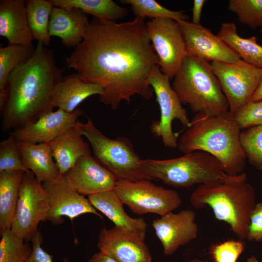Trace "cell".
Instances as JSON below:
<instances>
[{
	"instance_id": "obj_1",
	"label": "cell",
	"mask_w": 262,
	"mask_h": 262,
	"mask_svg": "<svg viewBox=\"0 0 262 262\" xmlns=\"http://www.w3.org/2000/svg\"><path fill=\"white\" fill-rule=\"evenodd\" d=\"M144 19L117 23L94 17L82 42L66 58V66L103 89L99 100L114 110L122 101L153 94L150 77L159 66Z\"/></svg>"
},
{
	"instance_id": "obj_2",
	"label": "cell",
	"mask_w": 262,
	"mask_h": 262,
	"mask_svg": "<svg viewBox=\"0 0 262 262\" xmlns=\"http://www.w3.org/2000/svg\"><path fill=\"white\" fill-rule=\"evenodd\" d=\"M64 70L57 66L52 50L38 42L31 56L9 75L0 105L2 131L26 127L53 110L54 92Z\"/></svg>"
},
{
	"instance_id": "obj_3",
	"label": "cell",
	"mask_w": 262,
	"mask_h": 262,
	"mask_svg": "<svg viewBox=\"0 0 262 262\" xmlns=\"http://www.w3.org/2000/svg\"><path fill=\"white\" fill-rule=\"evenodd\" d=\"M241 128L229 111L207 116L196 114L178 139V150L185 154L203 151L216 158L231 176L242 173L246 158L240 141Z\"/></svg>"
},
{
	"instance_id": "obj_4",
	"label": "cell",
	"mask_w": 262,
	"mask_h": 262,
	"mask_svg": "<svg viewBox=\"0 0 262 262\" xmlns=\"http://www.w3.org/2000/svg\"><path fill=\"white\" fill-rule=\"evenodd\" d=\"M190 203L196 209L208 206L215 217L228 224L239 239H246L257 203L254 188L245 173L199 185L191 196Z\"/></svg>"
},
{
	"instance_id": "obj_5",
	"label": "cell",
	"mask_w": 262,
	"mask_h": 262,
	"mask_svg": "<svg viewBox=\"0 0 262 262\" xmlns=\"http://www.w3.org/2000/svg\"><path fill=\"white\" fill-rule=\"evenodd\" d=\"M173 80L172 88L181 103L189 105L194 113L213 116L229 111L209 62L187 54Z\"/></svg>"
},
{
	"instance_id": "obj_6",
	"label": "cell",
	"mask_w": 262,
	"mask_h": 262,
	"mask_svg": "<svg viewBox=\"0 0 262 262\" xmlns=\"http://www.w3.org/2000/svg\"><path fill=\"white\" fill-rule=\"evenodd\" d=\"M142 168L147 180H159L178 188L224 180L231 176L226 174L216 158L203 151L169 159L142 160Z\"/></svg>"
},
{
	"instance_id": "obj_7",
	"label": "cell",
	"mask_w": 262,
	"mask_h": 262,
	"mask_svg": "<svg viewBox=\"0 0 262 262\" xmlns=\"http://www.w3.org/2000/svg\"><path fill=\"white\" fill-rule=\"evenodd\" d=\"M75 127L88 140L94 158L117 180L134 181L147 179L142 170V160L130 139L125 137L112 139L105 136L88 117L85 123L77 121Z\"/></svg>"
},
{
	"instance_id": "obj_8",
	"label": "cell",
	"mask_w": 262,
	"mask_h": 262,
	"mask_svg": "<svg viewBox=\"0 0 262 262\" xmlns=\"http://www.w3.org/2000/svg\"><path fill=\"white\" fill-rule=\"evenodd\" d=\"M114 191L124 205L135 214L155 213L160 216L172 212L181 204L179 193L153 183L150 180H118Z\"/></svg>"
},
{
	"instance_id": "obj_9",
	"label": "cell",
	"mask_w": 262,
	"mask_h": 262,
	"mask_svg": "<svg viewBox=\"0 0 262 262\" xmlns=\"http://www.w3.org/2000/svg\"><path fill=\"white\" fill-rule=\"evenodd\" d=\"M228 102L229 111L236 113L250 101L262 80V69L243 60L237 63H210Z\"/></svg>"
},
{
	"instance_id": "obj_10",
	"label": "cell",
	"mask_w": 262,
	"mask_h": 262,
	"mask_svg": "<svg viewBox=\"0 0 262 262\" xmlns=\"http://www.w3.org/2000/svg\"><path fill=\"white\" fill-rule=\"evenodd\" d=\"M170 80L169 77L161 71L159 66L150 77L149 83L156 95L160 109V119L151 123L150 131L154 136L161 139L164 147L173 149L177 147L178 138L173 131V121L177 120L187 128L191 120Z\"/></svg>"
},
{
	"instance_id": "obj_11",
	"label": "cell",
	"mask_w": 262,
	"mask_h": 262,
	"mask_svg": "<svg viewBox=\"0 0 262 262\" xmlns=\"http://www.w3.org/2000/svg\"><path fill=\"white\" fill-rule=\"evenodd\" d=\"M49 204L42 183L30 170L20 184L16 213L11 229L25 241L32 240L39 223L47 221Z\"/></svg>"
},
{
	"instance_id": "obj_12",
	"label": "cell",
	"mask_w": 262,
	"mask_h": 262,
	"mask_svg": "<svg viewBox=\"0 0 262 262\" xmlns=\"http://www.w3.org/2000/svg\"><path fill=\"white\" fill-rule=\"evenodd\" d=\"M146 26L158 58L160 69L170 80H173L187 54L180 26L177 21L171 18L152 19Z\"/></svg>"
},
{
	"instance_id": "obj_13",
	"label": "cell",
	"mask_w": 262,
	"mask_h": 262,
	"mask_svg": "<svg viewBox=\"0 0 262 262\" xmlns=\"http://www.w3.org/2000/svg\"><path fill=\"white\" fill-rule=\"evenodd\" d=\"M42 185L49 204L47 221L60 225L64 222L63 216L72 220L85 213H93L102 218L88 198L77 192L64 175L61 174L57 179L44 182Z\"/></svg>"
},
{
	"instance_id": "obj_14",
	"label": "cell",
	"mask_w": 262,
	"mask_h": 262,
	"mask_svg": "<svg viewBox=\"0 0 262 262\" xmlns=\"http://www.w3.org/2000/svg\"><path fill=\"white\" fill-rule=\"evenodd\" d=\"M186 44L187 54L209 63H237L241 58L218 36L200 24L178 20Z\"/></svg>"
},
{
	"instance_id": "obj_15",
	"label": "cell",
	"mask_w": 262,
	"mask_h": 262,
	"mask_svg": "<svg viewBox=\"0 0 262 262\" xmlns=\"http://www.w3.org/2000/svg\"><path fill=\"white\" fill-rule=\"evenodd\" d=\"M194 211L185 209L169 213L153 220L152 226L161 242L165 255L173 254L180 246L195 239L198 227Z\"/></svg>"
},
{
	"instance_id": "obj_16",
	"label": "cell",
	"mask_w": 262,
	"mask_h": 262,
	"mask_svg": "<svg viewBox=\"0 0 262 262\" xmlns=\"http://www.w3.org/2000/svg\"><path fill=\"white\" fill-rule=\"evenodd\" d=\"M77 108L71 113L58 108L42 115L35 122L26 127L14 130L9 135L17 141L34 144L49 143L74 127L82 115Z\"/></svg>"
},
{
	"instance_id": "obj_17",
	"label": "cell",
	"mask_w": 262,
	"mask_h": 262,
	"mask_svg": "<svg viewBox=\"0 0 262 262\" xmlns=\"http://www.w3.org/2000/svg\"><path fill=\"white\" fill-rule=\"evenodd\" d=\"M97 246L100 252L117 262L152 261L151 255L144 240L116 226L101 229Z\"/></svg>"
},
{
	"instance_id": "obj_18",
	"label": "cell",
	"mask_w": 262,
	"mask_h": 262,
	"mask_svg": "<svg viewBox=\"0 0 262 262\" xmlns=\"http://www.w3.org/2000/svg\"><path fill=\"white\" fill-rule=\"evenodd\" d=\"M64 175L77 192L88 196L113 190L117 181L91 153L81 157Z\"/></svg>"
},
{
	"instance_id": "obj_19",
	"label": "cell",
	"mask_w": 262,
	"mask_h": 262,
	"mask_svg": "<svg viewBox=\"0 0 262 262\" xmlns=\"http://www.w3.org/2000/svg\"><path fill=\"white\" fill-rule=\"evenodd\" d=\"M0 35L5 37L9 44L33 48L25 0H0Z\"/></svg>"
},
{
	"instance_id": "obj_20",
	"label": "cell",
	"mask_w": 262,
	"mask_h": 262,
	"mask_svg": "<svg viewBox=\"0 0 262 262\" xmlns=\"http://www.w3.org/2000/svg\"><path fill=\"white\" fill-rule=\"evenodd\" d=\"M89 22L85 14L78 9L70 10L53 6L50 16V37L57 36L62 43L74 48L82 40Z\"/></svg>"
},
{
	"instance_id": "obj_21",
	"label": "cell",
	"mask_w": 262,
	"mask_h": 262,
	"mask_svg": "<svg viewBox=\"0 0 262 262\" xmlns=\"http://www.w3.org/2000/svg\"><path fill=\"white\" fill-rule=\"evenodd\" d=\"M92 205L112 221L115 226L125 229L144 240L147 225L143 218H134L125 212L123 204L114 190L88 196Z\"/></svg>"
},
{
	"instance_id": "obj_22",
	"label": "cell",
	"mask_w": 262,
	"mask_h": 262,
	"mask_svg": "<svg viewBox=\"0 0 262 262\" xmlns=\"http://www.w3.org/2000/svg\"><path fill=\"white\" fill-rule=\"evenodd\" d=\"M101 85L89 82L79 74L72 73L63 77L58 84L54 94L52 108L61 109L71 113L87 98L95 95H102Z\"/></svg>"
},
{
	"instance_id": "obj_23",
	"label": "cell",
	"mask_w": 262,
	"mask_h": 262,
	"mask_svg": "<svg viewBox=\"0 0 262 262\" xmlns=\"http://www.w3.org/2000/svg\"><path fill=\"white\" fill-rule=\"evenodd\" d=\"M18 145L24 165L38 181L43 183L56 179L61 175L49 143L18 141Z\"/></svg>"
},
{
	"instance_id": "obj_24",
	"label": "cell",
	"mask_w": 262,
	"mask_h": 262,
	"mask_svg": "<svg viewBox=\"0 0 262 262\" xmlns=\"http://www.w3.org/2000/svg\"><path fill=\"white\" fill-rule=\"evenodd\" d=\"M82 136L74 126L49 143L61 174H65L81 157L91 153L89 144Z\"/></svg>"
},
{
	"instance_id": "obj_25",
	"label": "cell",
	"mask_w": 262,
	"mask_h": 262,
	"mask_svg": "<svg viewBox=\"0 0 262 262\" xmlns=\"http://www.w3.org/2000/svg\"><path fill=\"white\" fill-rule=\"evenodd\" d=\"M217 36L235 52L242 60L262 69V46L255 36H240L234 23H222Z\"/></svg>"
},
{
	"instance_id": "obj_26",
	"label": "cell",
	"mask_w": 262,
	"mask_h": 262,
	"mask_svg": "<svg viewBox=\"0 0 262 262\" xmlns=\"http://www.w3.org/2000/svg\"><path fill=\"white\" fill-rule=\"evenodd\" d=\"M24 173L21 171L0 172V232L11 229Z\"/></svg>"
},
{
	"instance_id": "obj_27",
	"label": "cell",
	"mask_w": 262,
	"mask_h": 262,
	"mask_svg": "<svg viewBox=\"0 0 262 262\" xmlns=\"http://www.w3.org/2000/svg\"><path fill=\"white\" fill-rule=\"evenodd\" d=\"M53 6L70 10L78 9L84 14L92 15L101 20L122 19L128 15L125 7L112 0H50Z\"/></svg>"
},
{
	"instance_id": "obj_28",
	"label": "cell",
	"mask_w": 262,
	"mask_h": 262,
	"mask_svg": "<svg viewBox=\"0 0 262 262\" xmlns=\"http://www.w3.org/2000/svg\"><path fill=\"white\" fill-rule=\"evenodd\" d=\"M27 18L34 39L45 46L50 45L49 26L53 5L50 0H25Z\"/></svg>"
},
{
	"instance_id": "obj_29",
	"label": "cell",
	"mask_w": 262,
	"mask_h": 262,
	"mask_svg": "<svg viewBox=\"0 0 262 262\" xmlns=\"http://www.w3.org/2000/svg\"><path fill=\"white\" fill-rule=\"evenodd\" d=\"M34 48L19 45L8 44L0 48V105L3 102L10 74L26 60Z\"/></svg>"
},
{
	"instance_id": "obj_30",
	"label": "cell",
	"mask_w": 262,
	"mask_h": 262,
	"mask_svg": "<svg viewBox=\"0 0 262 262\" xmlns=\"http://www.w3.org/2000/svg\"><path fill=\"white\" fill-rule=\"evenodd\" d=\"M0 262H26L32 248L11 229L0 232Z\"/></svg>"
},
{
	"instance_id": "obj_31",
	"label": "cell",
	"mask_w": 262,
	"mask_h": 262,
	"mask_svg": "<svg viewBox=\"0 0 262 262\" xmlns=\"http://www.w3.org/2000/svg\"><path fill=\"white\" fill-rule=\"evenodd\" d=\"M121 3L129 4L134 14L137 17L152 19L171 18L176 21H188V16L184 11H173L164 7L154 0H122Z\"/></svg>"
},
{
	"instance_id": "obj_32",
	"label": "cell",
	"mask_w": 262,
	"mask_h": 262,
	"mask_svg": "<svg viewBox=\"0 0 262 262\" xmlns=\"http://www.w3.org/2000/svg\"><path fill=\"white\" fill-rule=\"evenodd\" d=\"M228 9L241 23L254 30L262 27V0H229Z\"/></svg>"
},
{
	"instance_id": "obj_33",
	"label": "cell",
	"mask_w": 262,
	"mask_h": 262,
	"mask_svg": "<svg viewBox=\"0 0 262 262\" xmlns=\"http://www.w3.org/2000/svg\"><path fill=\"white\" fill-rule=\"evenodd\" d=\"M240 141L246 159L257 169L262 171V125L241 131Z\"/></svg>"
},
{
	"instance_id": "obj_34",
	"label": "cell",
	"mask_w": 262,
	"mask_h": 262,
	"mask_svg": "<svg viewBox=\"0 0 262 262\" xmlns=\"http://www.w3.org/2000/svg\"><path fill=\"white\" fill-rule=\"evenodd\" d=\"M28 170L22 162L18 141L9 135L0 143V172Z\"/></svg>"
},
{
	"instance_id": "obj_35",
	"label": "cell",
	"mask_w": 262,
	"mask_h": 262,
	"mask_svg": "<svg viewBox=\"0 0 262 262\" xmlns=\"http://www.w3.org/2000/svg\"><path fill=\"white\" fill-rule=\"evenodd\" d=\"M245 248L243 240L232 239L213 245L210 253L214 262H237Z\"/></svg>"
},
{
	"instance_id": "obj_36",
	"label": "cell",
	"mask_w": 262,
	"mask_h": 262,
	"mask_svg": "<svg viewBox=\"0 0 262 262\" xmlns=\"http://www.w3.org/2000/svg\"><path fill=\"white\" fill-rule=\"evenodd\" d=\"M241 129L262 125V100L250 101L233 115Z\"/></svg>"
},
{
	"instance_id": "obj_37",
	"label": "cell",
	"mask_w": 262,
	"mask_h": 262,
	"mask_svg": "<svg viewBox=\"0 0 262 262\" xmlns=\"http://www.w3.org/2000/svg\"><path fill=\"white\" fill-rule=\"evenodd\" d=\"M246 239L249 241H262V201L256 203L252 213Z\"/></svg>"
},
{
	"instance_id": "obj_38",
	"label": "cell",
	"mask_w": 262,
	"mask_h": 262,
	"mask_svg": "<svg viewBox=\"0 0 262 262\" xmlns=\"http://www.w3.org/2000/svg\"><path fill=\"white\" fill-rule=\"evenodd\" d=\"M32 252L26 262H53L52 255L47 253L41 246L43 235L39 230L33 235L32 240ZM64 262H69L64 259Z\"/></svg>"
},
{
	"instance_id": "obj_39",
	"label": "cell",
	"mask_w": 262,
	"mask_h": 262,
	"mask_svg": "<svg viewBox=\"0 0 262 262\" xmlns=\"http://www.w3.org/2000/svg\"><path fill=\"white\" fill-rule=\"evenodd\" d=\"M206 0H194L192 8V23L199 24L202 10Z\"/></svg>"
},
{
	"instance_id": "obj_40",
	"label": "cell",
	"mask_w": 262,
	"mask_h": 262,
	"mask_svg": "<svg viewBox=\"0 0 262 262\" xmlns=\"http://www.w3.org/2000/svg\"><path fill=\"white\" fill-rule=\"evenodd\" d=\"M88 262H117L111 257L98 252L94 254Z\"/></svg>"
},
{
	"instance_id": "obj_41",
	"label": "cell",
	"mask_w": 262,
	"mask_h": 262,
	"mask_svg": "<svg viewBox=\"0 0 262 262\" xmlns=\"http://www.w3.org/2000/svg\"><path fill=\"white\" fill-rule=\"evenodd\" d=\"M262 100V80L259 87L253 96L251 101Z\"/></svg>"
},
{
	"instance_id": "obj_42",
	"label": "cell",
	"mask_w": 262,
	"mask_h": 262,
	"mask_svg": "<svg viewBox=\"0 0 262 262\" xmlns=\"http://www.w3.org/2000/svg\"><path fill=\"white\" fill-rule=\"evenodd\" d=\"M246 262H260L258 260V259L256 258V257L255 256L252 255L247 259Z\"/></svg>"
},
{
	"instance_id": "obj_43",
	"label": "cell",
	"mask_w": 262,
	"mask_h": 262,
	"mask_svg": "<svg viewBox=\"0 0 262 262\" xmlns=\"http://www.w3.org/2000/svg\"><path fill=\"white\" fill-rule=\"evenodd\" d=\"M190 262H208L206 261H203L198 259H195L191 260Z\"/></svg>"
},
{
	"instance_id": "obj_44",
	"label": "cell",
	"mask_w": 262,
	"mask_h": 262,
	"mask_svg": "<svg viewBox=\"0 0 262 262\" xmlns=\"http://www.w3.org/2000/svg\"><path fill=\"white\" fill-rule=\"evenodd\" d=\"M260 31H261V33H262V27L260 29Z\"/></svg>"
}]
</instances>
